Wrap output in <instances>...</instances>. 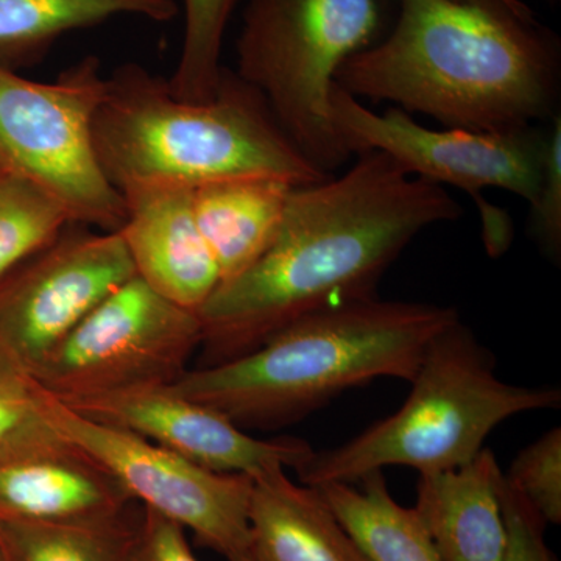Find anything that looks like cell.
<instances>
[{
  "mask_svg": "<svg viewBox=\"0 0 561 561\" xmlns=\"http://www.w3.org/2000/svg\"><path fill=\"white\" fill-rule=\"evenodd\" d=\"M460 214L440 184L378 150L342 176L295 187L271 247L198 309V367L241 357L308 313L373 297L415 236Z\"/></svg>",
  "mask_w": 561,
  "mask_h": 561,
  "instance_id": "obj_1",
  "label": "cell"
},
{
  "mask_svg": "<svg viewBox=\"0 0 561 561\" xmlns=\"http://www.w3.org/2000/svg\"><path fill=\"white\" fill-rule=\"evenodd\" d=\"M559 43L534 14L463 0H398L393 25L335 83L446 127L513 131L556 111Z\"/></svg>",
  "mask_w": 561,
  "mask_h": 561,
  "instance_id": "obj_2",
  "label": "cell"
},
{
  "mask_svg": "<svg viewBox=\"0 0 561 561\" xmlns=\"http://www.w3.org/2000/svg\"><path fill=\"white\" fill-rule=\"evenodd\" d=\"M459 320L451 306L356 298L295 320L241 357L190 368L168 387L243 431L280 430L375 379L411 382L431 342Z\"/></svg>",
  "mask_w": 561,
  "mask_h": 561,
  "instance_id": "obj_3",
  "label": "cell"
},
{
  "mask_svg": "<svg viewBox=\"0 0 561 561\" xmlns=\"http://www.w3.org/2000/svg\"><path fill=\"white\" fill-rule=\"evenodd\" d=\"M92 135L117 191L133 183L195 190L241 176L302 187L332 176L298 150L260 92L227 69L213 98L192 102L144 66L122 65L108 76Z\"/></svg>",
  "mask_w": 561,
  "mask_h": 561,
  "instance_id": "obj_4",
  "label": "cell"
},
{
  "mask_svg": "<svg viewBox=\"0 0 561 561\" xmlns=\"http://www.w3.org/2000/svg\"><path fill=\"white\" fill-rule=\"evenodd\" d=\"M411 383L393 415L337 448L313 451L295 470L300 483H357L387 467L454 470L482 451L502 421L561 405L559 387L502 381L491 351L460 320L431 342Z\"/></svg>",
  "mask_w": 561,
  "mask_h": 561,
  "instance_id": "obj_5",
  "label": "cell"
},
{
  "mask_svg": "<svg viewBox=\"0 0 561 561\" xmlns=\"http://www.w3.org/2000/svg\"><path fill=\"white\" fill-rule=\"evenodd\" d=\"M238 76L321 172L350 160L331 124L339 70L387 33L389 0H245Z\"/></svg>",
  "mask_w": 561,
  "mask_h": 561,
  "instance_id": "obj_6",
  "label": "cell"
},
{
  "mask_svg": "<svg viewBox=\"0 0 561 561\" xmlns=\"http://www.w3.org/2000/svg\"><path fill=\"white\" fill-rule=\"evenodd\" d=\"M106 81L94 55L55 81L0 68V157L43 187L73 225L111 232L124 224V197L106 179L92 135Z\"/></svg>",
  "mask_w": 561,
  "mask_h": 561,
  "instance_id": "obj_7",
  "label": "cell"
},
{
  "mask_svg": "<svg viewBox=\"0 0 561 561\" xmlns=\"http://www.w3.org/2000/svg\"><path fill=\"white\" fill-rule=\"evenodd\" d=\"M202 339L197 311L133 276L51 351L32 379L60 401L171 386L190 370Z\"/></svg>",
  "mask_w": 561,
  "mask_h": 561,
  "instance_id": "obj_8",
  "label": "cell"
},
{
  "mask_svg": "<svg viewBox=\"0 0 561 561\" xmlns=\"http://www.w3.org/2000/svg\"><path fill=\"white\" fill-rule=\"evenodd\" d=\"M38 412L51 430L102 465L142 508L191 530L227 561H251V476L192 463L133 432L80 415L39 386Z\"/></svg>",
  "mask_w": 561,
  "mask_h": 561,
  "instance_id": "obj_9",
  "label": "cell"
},
{
  "mask_svg": "<svg viewBox=\"0 0 561 561\" xmlns=\"http://www.w3.org/2000/svg\"><path fill=\"white\" fill-rule=\"evenodd\" d=\"M133 276L119 232L69 225L0 278V364L32 378L51 351Z\"/></svg>",
  "mask_w": 561,
  "mask_h": 561,
  "instance_id": "obj_10",
  "label": "cell"
},
{
  "mask_svg": "<svg viewBox=\"0 0 561 561\" xmlns=\"http://www.w3.org/2000/svg\"><path fill=\"white\" fill-rule=\"evenodd\" d=\"M330 116L343 146L353 154L378 150L405 172L437 184L471 192L496 187L519 195L529 205L540 191L548 133L527 127L513 131H471L421 127L411 114L368 110L337 83L332 87Z\"/></svg>",
  "mask_w": 561,
  "mask_h": 561,
  "instance_id": "obj_11",
  "label": "cell"
},
{
  "mask_svg": "<svg viewBox=\"0 0 561 561\" xmlns=\"http://www.w3.org/2000/svg\"><path fill=\"white\" fill-rule=\"evenodd\" d=\"M61 402L87 419L133 432L210 471L256 478L272 468L297 470L316 451L300 438L253 437L220 412L181 397L168 386Z\"/></svg>",
  "mask_w": 561,
  "mask_h": 561,
  "instance_id": "obj_12",
  "label": "cell"
},
{
  "mask_svg": "<svg viewBox=\"0 0 561 561\" xmlns=\"http://www.w3.org/2000/svg\"><path fill=\"white\" fill-rule=\"evenodd\" d=\"M133 501L83 449L41 419L0 448V518L101 523L128 516Z\"/></svg>",
  "mask_w": 561,
  "mask_h": 561,
  "instance_id": "obj_13",
  "label": "cell"
},
{
  "mask_svg": "<svg viewBox=\"0 0 561 561\" xmlns=\"http://www.w3.org/2000/svg\"><path fill=\"white\" fill-rule=\"evenodd\" d=\"M119 192L125 219L117 232L136 276L169 301L198 311L219 287L220 272L195 219L192 190L133 183Z\"/></svg>",
  "mask_w": 561,
  "mask_h": 561,
  "instance_id": "obj_14",
  "label": "cell"
},
{
  "mask_svg": "<svg viewBox=\"0 0 561 561\" xmlns=\"http://www.w3.org/2000/svg\"><path fill=\"white\" fill-rule=\"evenodd\" d=\"M496 456L483 448L454 470L420 474L416 513L442 561H501L507 545Z\"/></svg>",
  "mask_w": 561,
  "mask_h": 561,
  "instance_id": "obj_15",
  "label": "cell"
},
{
  "mask_svg": "<svg viewBox=\"0 0 561 561\" xmlns=\"http://www.w3.org/2000/svg\"><path fill=\"white\" fill-rule=\"evenodd\" d=\"M249 523L251 561H370L319 491L286 468L253 478Z\"/></svg>",
  "mask_w": 561,
  "mask_h": 561,
  "instance_id": "obj_16",
  "label": "cell"
},
{
  "mask_svg": "<svg viewBox=\"0 0 561 561\" xmlns=\"http://www.w3.org/2000/svg\"><path fill=\"white\" fill-rule=\"evenodd\" d=\"M295 187L272 176H241L192 190L195 219L220 283L241 275L271 247Z\"/></svg>",
  "mask_w": 561,
  "mask_h": 561,
  "instance_id": "obj_17",
  "label": "cell"
},
{
  "mask_svg": "<svg viewBox=\"0 0 561 561\" xmlns=\"http://www.w3.org/2000/svg\"><path fill=\"white\" fill-rule=\"evenodd\" d=\"M176 0H0V68L43 60L62 36L121 16L169 22Z\"/></svg>",
  "mask_w": 561,
  "mask_h": 561,
  "instance_id": "obj_18",
  "label": "cell"
},
{
  "mask_svg": "<svg viewBox=\"0 0 561 561\" xmlns=\"http://www.w3.org/2000/svg\"><path fill=\"white\" fill-rule=\"evenodd\" d=\"M313 486L370 561H442L413 508L394 501L382 471Z\"/></svg>",
  "mask_w": 561,
  "mask_h": 561,
  "instance_id": "obj_19",
  "label": "cell"
},
{
  "mask_svg": "<svg viewBox=\"0 0 561 561\" xmlns=\"http://www.w3.org/2000/svg\"><path fill=\"white\" fill-rule=\"evenodd\" d=\"M136 524L128 516L101 523L0 518V541L7 561H127Z\"/></svg>",
  "mask_w": 561,
  "mask_h": 561,
  "instance_id": "obj_20",
  "label": "cell"
},
{
  "mask_svg": "<svg viewBox=\"0 0 561 561\" xmlns=\"http://www.w3.org/2000/svg\"><path fill=\"white\" fill-rule=\"evenodd\" d=\"M72 225L35 181L0 157V278Z\"/></svg>",
  "mask_w": 561,
  "mask_h": 561,
  "instance_id": "obj_21",
  "label": "cell"
},
{
  "mask_svg": "<svg viewBox=\"0 0 561 561\" xmlns=\"http://www.w3.org/2000/svg\"><path fill=\"white\" fill-rule=\"evenodd\" d=\"M243 0H183L184 36L175 72L168 80L172 94L184 101L213 98L220 83L221 47L232 13Z\"/></svg>",
  "mask_w": 561,
  "mask_h": 561,
  "instance_id": "obj_22",
  "label": "cell"
},
{
  "mask_svg": "<svg viewBox=\"0 0 561 561\" xmlns=\"http://www.w3.org/2000/svg\"><path fill=\"white\" fill-rule=\"evenodd\" d=\"M505 479L548 526L561 524V430L552 427L512 461Z\"/></svg>",
  "mask_w": 561,
  "mask_h": 561,
  "instance_id": "obj_23",
  "label": "cell"
},
{
  "mask_svg": "<svg viewBox=\"0 0 561 561\" xmlns=\"http://www.w3.org/2000/svg\"><path fill=\"white\" fill-rule=\"evenodd\" d=\"M497 493L507 529V545L501 561H557L545 537L548 524L513 489L504 471L497 482Z\"/></svg>",
  "mask_w": 561,
  "mask_h": 561,
  "instance_id": "obj_24",
  "label": "cell"
},
{
  "mask_svg": "<svg viewBox=\"0 0 561 561\" xmlns=\"http://www.w3.org/2000/svg\"><path fill=\"white\" fill-rule=\"evenodd\" d=\"M531 228L542 251L553 261L561 253V119L553 117L548 131L545 173L537 198L531 203Z\"/></svg>",
  "mask_w": 561,
  "mask_h": 561,
  "instance_id": "obj_25",
  "label": "cell"
},
{
  "mask_svg": "<svg viewBox=\"0 0 561 561\" xmlns=\"http://www.w3.org/2000/svg\"><path fill=\"white\" fill-rule=\"evenodd\" d=\"M127 561L198 560L192 552L183 527L144 508L142 516L136 524Z\"/></svg>",
  "mask_w": 561,
  "mask_h": 561,
  "instance_id": "obj_26",
  "label": "cell"
},
{
  "mask_svg": "<svg viewBox=\"0 0 561 561\" xmlns=\"http://www.w3.org/2000/svg\"><path fill=\"white\" fill-rule=\"evenodd\" d=\"M38 419V383L0 364V448Z\"/></svg>",
  "mask_w": 561,
  "mask_h": 561,
  "instance_id": "obj_27",
  "label": "cell"
},
{
  "mask_svg": "<svg viewBox=\"0 0 561 561\" xmlns=\"http://www.w3.org/2000/svg\"><path fill=\"white\" fill-rule=\"evenodd\" d=\"M463 2L489 3V5L502 7L519 14H534L523 0H463Z\"/></svg>",
  "mask_w": 561,
  "mask_h": 561,
  "instance_id": "obj_28",
  "label": "cell"
},
{
  "mask_svg": "<svg viewBox=\"0 0 561 561\" xmlns=\"http://www.w3.org/2000/svg\"><path fill=\"white\" fill-rule=\"evenodd\" d=\"M0 561H7L5 551H3L2 541H0Z\"/></svg>",
  "mask_w": 561,
  "mask_h": 561,
  "instance_id": "obj_29",
  "label": "cell"
}]
</instances>
